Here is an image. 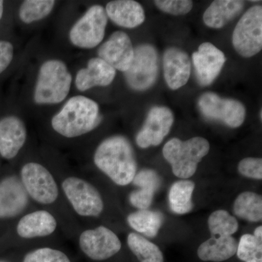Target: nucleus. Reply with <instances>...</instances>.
Wrapping results in <instances>:
<instances>
[{"label": "nucleus", "instance_id": "obj_1", "mask_svg": "<svg viewBox=\"0 0 262 262\" xmlns=\"http://www.w3.org/2000/svg\"><path fill=\"white\" fill-rule=\"evenodd\" d=\"M94 161L100 170L119 186L130 184L137 170L134 149L122 136L103 140L95 151Z\"/></svg>", "mask_w": 262, "mask_h": 262}, {"label": "nucleus", "instance_id": "obj_2", "mask_svg": "<svg viewBox=\"0 0 262 262\" xmlns=\"http://www.w3.org/2000/svg\"><path fill=\"white\" fill-rule=\"evenodd\" d=\"M100 122L98 103L86 96H75L53 117L51 125L57 134L76 138L94 130Z\"/></svg>", "mask_w": 262, "mask_h": 262}, {"label": "nucleus", "instance_id": "obj_3", "mask_svg": "<svg viewBox=\"0 0 262 262\" xmlns=\"http://www.w3.org/2000/svg\"><path fill=\"white\" fill-rule=\"evenodd\" d=\"M72 77L67 65L52 59L41 66L34 88V100L37 104H57L70 94Z\"/></svg>", "mask_w": 262, "mask_h": 262}, {"label": "nucleus", "instance_id": "obj_4", "mask_svg": "<svg viewBox=\"0 0 262 262\" xmlns=\"http://www.w3.org/2000/svg\"><path fill=\"white\" fill-rule=\"evenodd\" d=\"M209 150V142L204 138L194 137L184 141L174 138L165 144L163 154L171 165L174 175L187 179L195 173L198 164Z\"/></svg>", "mask_w": 262, "mask_h": 262}, {"label": "nucleus", "instance_id": "obj_5", "mask_svg": "<svg viewBox=\"0 0 262 262\" xmlns=\"http://www.w3.org/2000/svg\"><path fill=\"white\" fill-rule=\"evenodd\" d=\"M232 45L241 56L251 58L262 48V7L255 5L243 15L232 34Z\"/></svg>", "mask_w": 262, "mask_h": 262}, {"label": "nucleus", "instance_id": "obj_6", "mask_svg": "<svg viewBox=\"0 0 262 262\" xmlns=\"http://www.w3.org/2000/svg\"><path fill=\"white\" fill-rule=\"evenodd\" d=\"M107 21L104 8L101 5H93L71 29V42L82 49L96 48L102 42Z\"/></svg>", "mask_w": 262, "mask_h": 262}, {"label": "nucleus", "instance_id": "obj_7", "mask_svg": "<svg viewBox=\"0 0 262 262\" xmlns=\"http://www.w3.org/2000/svg\"><path fill=\"white\" fill-rule=\"evenodd\" d=\"M62 189L71 206L80 216L98 217L103 211L101 194L91 183L78 177L65 179Z\"/></svg>", "mask_w": 262, "mask_h": 262}, {"label": "nucleus", "instance_id": "obj_8", "mask_svg": "<svg viewBox=\"0 0 262 262\" xmlns=\"http://www.w3.org/2000/svg\"><path fill=\"white\" fill-rule=\"evenodd\" d=\"M20 181L29 196L39 204H53L58 199V184L51 172L41 164H25L20 170Z\"/></svg>", "mask_w": 262, "mask_h": 262}, {"label": "nucleus", "instance_id": "obj_9", "mask_svg": "<svg viewBox=\"0 0 262 262\" xmlns=\"http://www.w3.org/2000/svg\"><path fill=\"white\" fill-rule=\"evenodd\" d=\"M131 89L142 91L149 89L158 74V56L150 45H141L134 49V58L130 68L124 72Z\"/></svg>", "mask_w": 262, "mask_h": 262}, {"label": "nucleus", "instance_id": "obj_10", "mask_svg": "<svg viewBox=\"0 0 262 262\" xmlns=\"http://www.w3.org/2000/svg\"><path fill=\"white\" fill-rule=\"evenodd\" d=\"M198 105L204 116L222 122L232 128L242 125L246 119V110L242 103L231 98H221L214 93L202 95Z\"/></svg>", "mask_w": 262, "mask_h": 262}, {"label": "nucleus", "instance_id": "obj_11", "mask_svg": "<svg viewBox=\"0 0 262 262\" xmlns=\"http://www.w3.org/2000/svg\"><path fill=\"white\" fill-rule=\"evenodd\" d=\"M79 245L82 252L95 261H103L113 257L122 247L118 236L104 226L82 232Z\"/></svg>", "mask_w": 262, "mask_h": 262}, {"label": "nucleus", "instance_id": "obj_12", "mask_svg": "<svg viewBox=\"0 0 262 262\" xmlns=\"http://www.w3.org/2000/svg\"><path fill=\"white\" fill-rule=\"evenodd\" d=\"M173 121V114L170 108L155 106L150 110L144 126L136 136V144L142 149L159 145L170 132Z\"/></svg>", "mask_w": 262, "mask_h": 262}, {"label": "nucleus", "instance_id": "obj_13", "mask_svg": "<svg viewBox=\"0 0 262 262\" xmlns=\"http://www.w3.org/2000/svg\"><path fill=\"white\" fill-rule=\"evenodd\" d=\"M98 56L115 70L125 72L134 60V48L126 33L117 31L100 46Z\"/></svg>", "mask_w": 262, "mask_h": 262}, {"label": "nucleus", "instance_id": "obj_14", "mask_svg": "<svg viewBox=\"0 0 262 262\" xmlns=\"http://www.w3.org/2000/svg\"><path fill=\"white\" fill-rule=\"evenodd\" d=\"M192 61L200 84L208 86L215 80L223 68L226 58L223 52L210 42L202 43L192 54Z\"/></svg>", "mask_w": 262, "mask_h": 262}, {"label": "nucleus", "instance_id": "obj_15", "mask_svg": "<svg viewBox=\"0 0 262 262\" xmlns=\"http://www.w3.org/2000/svg\"><path fill=\"white\" fill-rule=\"evenodd\" d=\"M29 195L21 181L15 176L0 182V219H10L23 213L29 204Z\"/></svg>", "mask_w": 262, "mask_h": 262}, {"label": "nucleus", "instance_id": "obj_16", "mask_svg": "<svg viewBox=\"0 0 262 262\" xmlns=\"http://www.w3.org/2000/svg\"><path fill=\"white\" fill-rule=\"evenodd\" d=\"M27 128L18 117H3L0 120V155L6 160L15 158L27 140Z\"/></svg>", "mask_w": 262, "mask_h": 262}, {"label": "nucleus", "instance_id": "obj_17", "mask_svg": "<svg viewBox=\"0 0 262 262\" xmlns=\"http://www.w3.org/2000/svg\"><path fill=\"white\" fill-rule=\"evenodd\" d=\"M164 77L170 89L178 90L185 85L191 73V61L185 51L177 48H168L163 56Z\"/></svg>", "mask_w": 262, "mask_h": 262}, {"label": "nucleus", "instance_id": "obj_18", "mask_svg": "<svg viewBox=\"0 0 262 262\" xmlns=\"http://www.w3.org/2000/svg\"><path fill=\"white\" fill-rule=\"evenodd\" d=\"M116 70L106 62L96 57L88 62L86 68L81 69L75 78L76 88L86 91L94 87H106L113 82Z\"/></svg>", "mask_w": 262, "mask_h": 262}, {"label": "nucleus", "instance_id": "obj_19", "mask_svg": "<svg viewBox=\"0 0 262 262\" xmlns=\"http://www.w3.org/2000/svg\"><path fill=\"white\" fill-rule=\"evenodd\" d=\"M57 221L50 212L39 210L24 215L17 225V233L24 239L47 237L56 231Z\"/></svg>", "mask_w": 262, "mask_h": 262}, {"label": "nucleus", "instance_id": "obj_20", "mask_svg": "<svg viewBox=\"0 0 262 262\" xmlns=\"http://www.w3.org/2000/svg\"><path fill=\"white\" fill-rule=\"evenodd\" d=\"M105 11L114 23L124 28H136L145 20L144 8L139 3L133 0L110 2Z\"/></svg>", "mask_w": 262, "mask_h": 262}, {"label": "nucleus", "instance_id": "obj_21", "mask_svg": "<svg viewBox=\"0 0 262 262\" xmlns=\"http://www.w3.org/2000/svg\"><path fill=\"white\" fill-rule=\"evenodd\" d=\"M132 183L139 189L129 195L130 204L139 210L147 209L161 184L160 176L151 169H144L136 174Z\"/></svg>", "mask_w": 262, "mask_h": 262}, {"label": "nucleus", "instance_id": "obj_22", "mask_svg": "<svg viewBox=\"0 0 262 262\" xmlns=\"http://www.w3.org/2000/svg\"><path fill=\"white\" fill-rule=\"evenodd\" d=\"M237 244L232 236L212 235L199 246L198 256L204 261H226L236 254Z\"/></svg>", "mask_w": 262, "mask_h": 262}, {"label": "nucleus", "instance_id": "obj_23", "mask_svg": "<svg viewBox=\"0 0 262 262\" xmlns=\"http://www.w3.org/2000/svg\"><path fill=\"white\" fill-rule=\"evenodd\" d=\"M244 6L243 1L216 0L205 11L203 21L209 28H222L241 13Z\"/></svg>", "mask_w": 262, "mask_h": 262}, {"label": "nucleus", "instance_id": "obj_24", "mask_svg": "<svg viewBox=\"0 0 262 262\" xmlns=\"http://www.w3.org/2000/svg\"><path fill=\"white\" fill-rule=\"evenodd\" d=\"M195 184L192 181L183 179L174 183L169 191L170 209L177 214H185L193 209L192 196Z\"/></svg>", "mask_w": 262, "mask_h": 262}, {"label": "nucleus", "instance_id": "obj_25", "mask_svg": "<svg viewBox=\"0 0 262 262\" xmlns=\"http://www.w3.org/2000/svg\"><path fill=\"white\" fill-rule=\"evenodd\" d=\"M127 221L134 230L147 237H154L161 228L164 216L160 212L139 210L128 215Z\"/></svg>", "mask_w": 262, "mask_h": 262}, {"label": "nucleus", "instance_id": "obj_26", "mask_svg": "<svg viewBox=\"0 0 262 262\" xmlns=\"http://www.w3.org/2000/svg\"><path fill=\"white\" fill-rule=\"evenodd\" d=\"M234 215L248 222H258L262 219V198L252 192L239 194L234 203Z\"/></svg>", "mask_w": 262, "mask_h": 262}, {"label": "nucleus", "instance_id": "obj_27", "mask_svg": "<svg viewBox=\"0 0 262 262\" xmlns=\"http://www.w3.org/2000/svg\"><path fill=\"white\" fill-rule=\"evenodd\" d=\"M127 245L140 262H164V256L158 246L140 234L131 232L127 236Z\"/></svg>", "mask_w": 262, "mask_h": 262}, {"label": "nucleus", "instance_id": "obj_28", "mask_svg": "<svg viewBox=\"0 0 262 262\" xmlns=\"http://www.w3.org/2000/svg\"><path fill=\"white\" fill-rule=\"evenodd\" d=\"M55 4L53 0H27L20 5L19 17L24 23H34L49 15Z\"/></svg>", "mask_w": 262, "mask_h": 262}, {"label": "nucleus", "instance_id": "obj_29", "mask_svg": "<svg viewBox=\"0 0 262 262\" xmlns=\"http://www.w3.org/2000/svg\"><path fill=\"white\" fill-rule=\"evenodd\" d=\"M208 227L212 235L232 236L238 229L237 220L225 210H218L210 215Z\"/></svg>", "mask_w": 262, "mask_h": 262}, {"label": "nucleus", "instance_id": "obj_30", "mask_svg": "<svg viewBox=\"0 0 262 262\" xmlns=\"http://www.w3.org/2000/svg\"><path fill=\"white\" fill-rule=\"evenodd\" d=\"M236 253L245 262H262V241L253 234H244L239 239Z\"/></svg>", "mask_w": 262, "mask_h": 262}, {"label": "nucleus", "instance_id": "obj_31", "mask_svg": "<svg viewBox=\"0 0 262 262\" xmlns=\"http://www.w3.org/2000/svg\"><path fill=\"white\" fill-rule=\"evenodd\" d=\"M23 262H71L70 258L58 250L51 248H38L26 255Z\"/></svg>", "mask_w": 262, "mask_h": 262}, {"label": "nucleus", "instance_id": "obj_32", "mask_svg": "<svg viewBox=\"0 0 262 262\" xmlns=\"http://www.w3.org/2000/svg\"><path fill=\"white\" fill-rule=\"evenodd\" d=\"M155 5L164 13L173 15L187 14L193 8V2L189 0H157Z\"/></svg>", "mask_w": 262, "mask_h": 262}, {"label": "nucleus", "instance_id": "obj_33", "mask_svg": "<svg viewBox=\"0 0 262 262\" xmlns=\"http://www.w3.org/2000/svg\"><path fill=\"white\" fill-rule=\"evenodd\" d=\"M238 171L248 178L261 180L262 179V160L261 158H247L238 164Z\"/></svg>", "mask_w": 262, "mask_h": 262}, {"label": "nucleus", "instance_id": "obj_34", "mask_svg": "<svg viewBox=\"0 0 262 262\" xmlns=\"http://www.w3.org/2000/svg\"><path fill=\"white\" fill-rule=\"evenodd\" d=\"M14 48L8 41H0V74L10 64L13 58Z\"/></svg>", "mask_w": 262, "mask_h": 262}, {"label": "nucleus", "instance_id": "obj_35", "mask_svg": "<svg viewBox=\"0 0 262 262\" xmlns=\"http://www.w3.org/2000/svg\"><path fill=\"white\" fill-rule=\"evenodd\" d=\"M256 238L259 239L260 241H262V227L259 226L257 228L255 229L254 233L253 234Z\"/></svg>", "mask_w": 262, "mask_h": 262}, {"label": "nucleus", "instance_id": "obj_36", "mask_svg": "<svg viewBox=\"0 0 262 262\" xmlns=\"http://www.w3.org/2000/svg\"><path fill=\"white\" fill-rule=\"evenodd\" d=\"M3 11H4V3L3 1H0V20L3 18Z\"/></svg>", "mask_w": 262, "mask_h": 262}, {"label": "nucleus", "instance_id": "obj_37", "mask_svg": "<svg viewBox=\"0 0 262 262\" xmlns=\"http://www.w3.org/2000/svg\"><path fill=\"white\" fill-rule=\"evenodd\" d=\"M0 262H5V261H0Z\"/></svg>", "mask_w": 262, "mask_h": 262}]
</instances>
